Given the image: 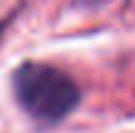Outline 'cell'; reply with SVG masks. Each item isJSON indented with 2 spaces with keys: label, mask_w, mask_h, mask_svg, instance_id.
<instances>
[{
  "label": "cell",
  "mask_w": 135,
  "mask_h": 133,
  "mask_svg": "<svg viewBox=\"0 0 135 133\" xmlns=\"http://www.w3.org/2000/svg\"><path fill=\"white\" fill-rule=\"evenodd\" d=\"M13 95L38 126H58L80 106L83 90L70 73L43 60H25L13 70Z\"/></svg>",
  "instance_id": "6da1fadb"
}]
</instances>
